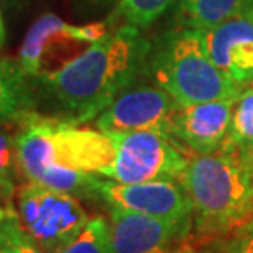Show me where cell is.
<instances>
[{"label":"cell","instance_id":"cell-12","mask_svg":"<svg viewBox=\"0 0 253 253\" xmlns=\"http://www.w3.org/2000/svg\"><path fill=\"white\" fill-rule=\"evenodd\" d=\"M237 98L180 106L171 126V137H176L196 154H212L222 149L229 137Z\"/></svg>","mask_w":253,"mask_h":253},{"label":"cell","instance_id":"cell-7","mask_svg":"<svg viewBox=\"0 0 253 253\" xmlns=\"http://www.w3.org/2000/svg\"><path fill=\"white\" fill-rule=\"evenodd\" d=\"M116 145L113 164L103 176L120 183H144L181 178L190 159L171 136L157 131L110 134Z\"/></svg>","mask_w":253,"mask_h":253},{"label":"cell","instance_id":"cell-15","mask_svg":"<svg viewBox=\"0 0 253 253\" xmlns=\"http://www.w3.org/2000/svg\"><path fill=\"white\" fill-rule=\"evenodd\" d=\"M18 150L17 136L5 127V123H0V203L7 211H15L13 198H17V171Z\"/></svg>","mask_w":253,"mask_h":253},{"label":"cell","instance_id":"cell-18","mask_svg":"<svg viewBox=\"0 0 253 253\" xmlns=\"http://www.w3.org/2000/svg\"><path fill=\"white\" fill-rule=\"evenodd\" d=\"M175 2L176 0H120L113 18H121L125 25L145 30Z\"/></svg>","mask_w":253,"mask_h":253},{"label":"cell","instance_id":"cell-22","mask_svg":"<svg viewBox=\"0 0 253 253\" xmlns=\"http://www.w3.org/2000/svg\"><path fill=\"white\" fill-rule=\"evenodd\" d=\"M0 253H18L17 249L5 239V235L0 232Z\"/></svg>","mask_w":253,"mask_h":253},{"label":"cell","instance_id":"cell-6","mask_svg":"<svg viewBox=\"0 0 253 253\" xmlns=\"http://www.w3.org/2000/svg\"><path fill=\"white\" fill-rule=\"evenodd\" d=\"M15 212L25 232L46 253H54L74 240L88 222L79 198L28 181L17 191Z\"/></svg>","mask_w":253,"mask_h":253},{"label":"cell","instance_id":"cell-16","mask_svg":"<svg viewBox=\"0 0 253 253\" xmlns=\"http://www.w3.org/2000/svg\"><path fill=\"white\" fill-rule=\"evenodd\" d=\"M224 145H229L240 154L253 150V87L242 90L235 100L229 137Z\"/></svg>","mask_w":253,"mask_h":253},{"label":"cell","instance_id":"cell-14","mask_svg":"<svg viewBox=\"0 0 253 253\" xmlns=\"http://www.w3.org/2000/svg\"><path fill=\"white\" fill-rule=\"evenodd\" d=\"M245 0H176L175 18L180 28L208 31L230 18Z\"/></svg>","mask_w":253,"mask_h":253},{"label":"cell","instance_id":"cell-5","mask_svg":"<svg viewBox=\"0 0 253 253\" xmlns=\"http://www.w3.org/2000/svg\"><path fill=\"white\" fill-rule=\"evenodd\" d=\"M110 31V21L69 25L56 15L44 13L26 31L18 62L33 80L51 77Z\"/></svg>","mask_w":253,"mask_h":253},{"label":"cell","instance_id":"cell-29","mask_svg":"<svg viewBox=\"0 0 253 253\" xmlns=\"http://www.w3.org/2000/svg\"><path fill=\"white\" fill-rule=\"evenodd\" d=\"M7 2H8V0H7Z\"/></svg>","mask_w":253,"mask_h":253},{"label":"cell","instance_id":"cell-25","mask_svg":"<svg viewBox=\"0 0 253 253\" xmlns=\"http://www.w3.org/2000/svg\"><path fill=\"white\" fill-rule=\"evenodd\" d=\"M165 253H196L195 247H191L190 244H185V245H180L178 249L171 250V252H165Z\"/></svg>","mask_w":253,"mask_h":253},{"label":"cell","instance_id":"cell-4","mask_svg":"<svg viewBox=\"0 0 253 253\" xmlns=\"http://www.w3.org/2000/svg\"><path fill=\"white\" fill-rule=\"evenodd\" d=\"M17 134L20 171L31 178L44 167L103 175L113 164L116 145L110 134L69 121L38 115L20 125Z\"/></svg>","mask_w":253,"mask_h":253},{"label":"cell","instance_id":"cell-28","mask_svg":"<svg viewBox=\"0 0 253 253\" xmlns=\"http://www.w3.org/2000/svg\"><path fill=\"white\" fill-rule=\"evenodd\" d=\"M244 227H252V229H253V220H252V222L247 224V225H244Z\"/></svg>","mask_w":253,"mask_h":253},{"label":"cell","instance_id":"cell-10","mask_svg":"<svg viewBox=\"0 0 253 253\" xmlns=\"http://www.w3.org/2000/svg\"><path fill=\"white\" fill-rule=\"evenodd\" d=\"M209 56L214 64L239 87L253 84V0L230 18L204 31Z\"/></svg>","mask_w":253,"mask_h":253},{"label":"cell","instance_id":"cell-27","mask_svg":"<svg viewBox=\"0 0 253 253\" xmlns=\"http://www.w3.org/2000/svg\"><path fill=\"white\" fill-rule=\"evenodd\" d=\"M7 214H8V211H7V209L0 206V222H2V220H3L5 217H7Z\"/></svg>","mask_w":253,"mask_h":253},{"label":"cell","instance_id":"cell-3","mask_svg":"<svg viewBox=\"0 0 253 253\" xmlns=\"http://www.w3.org/2000/svg\"><path fill=\"white\" fill-rule=\"evenodd\" d=\"M147 77L180 106L237 98L242 93V87L214 64L201 30L178 28L160 35L150 47Z\"/></svg>","mask_w":253,"mask_h":253},{"label":"cell","instance_id":"cell-23","mask_svg":"<svg viewBox=\"0 0 253 253\" xmlns=\"http://www.w3.org/2000/svg\"><path fill=\"white\" fill-rule=\"evenodd\" d=\"M201 253H225V244H212L206 247Z\"/></svg>","mask_w":253,"mask_h":253},{"label":"cell","instance_id":"cell-21","mask_svg":"<svg viewBox=\"0 0 253 253\" xmlns=\"http://www.w3.org/2000/svg\"><path fill=\"white\" fill-rule=\"evenodd\" d=\"M116 2H120V0H75V5L80 10V13H84V12H100V10L108 8Z\"/></svg>","mask_w":253,"mask_h":253},{"label":"cell","instance_id":"cell-8","mask_svg":"<svg viewBox=\"0 0 253 253\" xmlns=\"http://www.w3.org/2000/svg\"><path fill=\"white\" fill-rule=\"evenodd\" d=\"M178 108L180 105L173 96L154 80L147 84L139 79L96 116V126L106 134L157 131L171 136V126Z\"/></svg>","mask_w":253,"mask_h":253},{"label":"cell","instance_id":"cell-13","mask_svg":"<svg viewBox=\"0 0 253 253\" xmlns=\"http://www.w3.org/2000/svg\"><path fill=\"white\" fill-rule=\"evenodd\" d=\"M38 115L33 79L23 72L18 59L0 56V123L23 125Z\"/></svg>","mask_w":253,"mask_h":253},{"label":"cell","instance_id":"cell-19","mask_svg":"<svg viewBox=\"0 0 253 253\" xmlns=\"http://www.w3.org/2000/svg\"><path fill=\"white\" fill-rule=\"evenodd\" d=\"M0 232H2L5 235V239L17 249L18 253H46L25 232V229L21 227L15 211H8L7 217L0 222Z\"/></svg>","mask_w":253,"mask_h":253},{"label":"cell","instance_id":"cell-9","mask_svg":"<svg viewBox=\"0 0 253 253\" xmlns=\"http://www.w3.org/2000/svg\"><path fill=\"white\" fill-rule=\"evenodd\" d=\"M95 190L96 198L103 199L110 208L191 225L193 208L180 181L120 183L96 178Z\"/></svg>","mask_w":253,"mask_h":253},{"label":"cell","instance_id":"cell-11","mask_svg":"<svg viewBox=\"0 0 253 253\" xmlns=\"http://www.w3.org/2000/svg\"><path fill=\"white\" fill-rule=\"evenodd\" d=\"M191 225L111 208V253H165L176 239L190 235Z\"/></svg>","mask_w":253,"mask_h":253},{"label":"cell","instance_id":"cell-2","mask_svg":"<svg viewBox=\"0 0 253 253\" xmlns=\"http://www.w3.org/2000/svg\"><path fill=\"white\" fill-rule=\"evenodd\" d=\"M201 235L237 232L253 220V173L244 155L229 145L196 154L180 178Z\"/></svg>","mask_w":253,"mask_h":253},{"label":"cell","instance_id":"cell-17","mask_svg":"<svg viewBox=\"0 0 253 253\" xmlns=\"http://www.w3.org/2000/svg\"><path fill=\"white\" fill-rule=\"evenodd\" d=\"M54 253H111L110 222L103 216L88 219L79 235Z\"/></svg>","mask_w":253,"mask_h":253},{"label":"cell","instance_id":"cell-26","mask_svg":"<svg viewBox=\"0 0 253 253\" xmlns=\"http://www.w3.org/2000/svg\"><path fill=\"white\" fill-rule=\"evenodd\" d=\"M242 155H244L247 165H249V169L252 170V173H253V150H250V152H247V154H242Z\"/></svg>","mask_w":253,"mask_h":253},{"label":"cell","instance_id":"cell-20","mask_svg":"<svg viewBox=\"0 0 253 253\" xmlns=\"http://www.w3.org/2000/svg\"><path fill=\"white\" fill-rule=\"evenodd\" d=\"M225 253H253V229L242 227L234 239L225 244Z\"/></svg>","mask_w":253,"mask_h":253},{"label":"cell","instance_id":"cell-24","mask_svg":"<svg viewBox=\"0 0 253 253\" xmlns=\"http://www.w3.org/2000/svg\"><path fill=\"white\" fill-rule=\"evenodd\" d=\"M5 40H7V30H5V23H3V17H2V10H0V47L5 44Z\"/></svg>","mask_w":253,"mask_h":253},{"label":"cell","instance_id":"cell-1","mask_svg":"<svg viewBox=\"0 0 253 253\" xmlns=\"http://www.w3.org/2000/svg\"><path fill=\"white\" fill-rule=\"evenodd\" d=\"M150 47L142 30L116 26L59 72L33 80L38 113L44 105L54 120L74 125L93 120L123 90L147 77Z\"/></svg>","mask_w":253,"mask_h":253}]
</instances>
